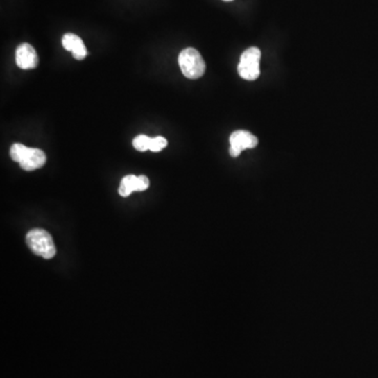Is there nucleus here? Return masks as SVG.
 <instances>
[{"instance_id": "f257e3e1", "label": "nucleus", "mask_w": 378, "mask_h": 378, "mask_svg": "<svg viewBox=\"0 0 378 378\" xmlns=\"http://www.w3.org/2000/svg\"><path fill=\"white\" fill-rule=\"evenodd\" d=\"M179 65L182 73L188 79H199L206 71L205 61L196 49L187 48L179 55Z\"/></svg>"}, {"instance_id": "f03ea898", "label": "nucleus", "mask_w": 378, "mask_h": 378, "mask_svg": "<svg viewBox=\"0 0 378 378\" xmlns=\"http://www.w3.org/2000/svg\"><path fill=\"white\" fill-rule=\"evenodd\" d=\"M26 244L35 255H40L44 259H51L56 255L54 241L46 230L40 228L31 230L26 234Z\"/></svg>"}, {"instance_id": "7ed1b4c3", "label": "nucleus", "mask_w": 378, "mask_h": 378, "mask_svg": "<svg viewBox=\"0 0 378 378\" xmlns=\"http://www.w3.org/2000/svg\"><path fill=\"white\" fill-rule=\"evenodd\" d=\"M261 56V51L257 48H249L243 53L238 67L239 74L243 79L253 81L259 78L261 74L259 71Z\"/></svg>"}, {"instance_id": "20e7f679", "label": "nucleus", "mask_w": 378, "mask_h": 378, "mask_svg": "<svg viewBox=\"0 0 378 378\" xmlns=\"http://www.w3.org/2000/svg\"><path fill=\"white\" fill-rule=\"evenodd\" d=\"M230 156L237 158L244 149L255 148L259 144L257 137L247 130H236L230 135Z\"/></svg>"}, {"instance_id": "39448f33", "label": "nucleus", "mask_w": 378, "mask_h": 378, "mask_svg": "<svg viewBox=\"0 0 378 378\" xmlns=\"http://www.w3.org/2000/svg\"><path fill=\"white\" fill-rule=\"evenodd\" d=\"M40 63L38 55L30 44H22L16 50V65L22 69H36Z\"/></svg>"}, {"instance_id": "423d86ee", "label": "nucleus", "mask_w": 378, "mask_h": 378, "mask_svg": "<svg viewBox=\"0 0 378 378\" xmlns=\"http://www.w3.org/2000/svg\"><path fill=\"white\" fill-rule=\"evenodd\" d=\"M62 46L65 50L73 53L74 58L83 60L87 57V50L83 40L73 33H67L62 37Z\"/></svg>"}, {"instance_id": "0eeeda50", "label": "nucleus", "mask_w": 378, "mask_h": 378, "mask_svg": "<svg viewBox=\"0 0 378 378\" xmlns=\"http://www.w3.org/2000/svg\"><path fill=\"white\" fill-rule=\"evenodd\" d=\"M46 162V156L44 151L40 148H30L26 158L19 164L24 171H33L42 169Z\"/></svg>"}, {"instance_id": "6e6552de", "label": "nucleus", "mask_w": 378, "mask_h": 378, "mask_svg": "<svg viewBox=\"0 0 378 378\" xmlns=\"http://www.w3.org/2000/svg\"><path fill=\"white\" fill-rule=\"evenodd\" d=\"M137 180H138L137 175H126L122 179L121 184H120L119 195L121 197L126 198L130 196V194L137 191Z\"/></svg>"}, {"instance_id": "1a4fd4ad", "label": "nucleus", "mask_w": 378, "mask_h": 378, "mask_svg": "<svg viewBox=\"0 0 378 378\" xmlns=\"http://www.w3.org/2000/svg\"><path fill=\"white\" fill-rule=\"evenodd\" d=\"M28 149H30V147H26V145L22 144V143H15V144L12 145L11 149H10V156H11L12 160L18 163L22 162L28 155Z\"/></svg>"}, {"instance_id": "9d476101", "label": "nucleus", "mask_w": 378, "mask_h": 378, "mask_svg": "<svg viewBox=\"0 0 378 378\" xmlns=\"http://www.w3.org/2000/svg\"><path fill=\"white\" fill-rule=\"evenodd\" d=\"M151 137L146 136V135H139L136 138L132 141V145H134L135 148L139 151H149V147H151Z\"/></svg>"}, {"instance_id": "9b49d317", "label": "nucleus", "mask_w": 378, "mask_h": 378, "mask_svg": "<svg viewBox=\"0 0 378 378\" xmlns=\"http://www.w3.org/2000/svg\"><path fill=\"white\" fill-rule=\"evenodd\" d=\"M167 140L164 137H156V138H151V147L149 151H154V153H159V151L164 149L167 146Z\"/></svg>"}, {"instance_id": "f8f14e48", "label": "nucleus", "mask_w": 378, "mask_h": 378, "mask_svg": "<svg viewBox=\"0 0 378 378\" xmlns=\"http://www.w3.org/2000/svg\"><path fill=\"white\" fill-rule=\"evenodd\" d=\"M149 187V179L145 175H139L137 180V191H146Z\"/></svg>"}, {"instance_id": "ddd939ff", "label": "nucleus", "mask_w": 378, "mask_h": 378, "mask_svg": "<svg viewBox=\"0 0 378 378\" xmlns=\"http://www.w3.org/2000/svg\"><path fill=\"white\" fill-rule=\"evenodd\" d=\"M223 1H226V3H230V1H234V0H223Z\"/></svg>"}]
</instances>
